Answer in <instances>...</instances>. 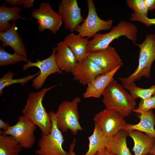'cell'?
Listing matches in <instances>:
<instances>
[{
  "label": "cell",
  "mask_w": 155,
  "mask_h": 155,
  "mask_svg": "<svg viewBox=\"0 0 155 155\" xmlns=\"http://www.w3.org/2000/svg\"><path fill=\"white\" fill-rule=\"evenodd\" d=\"M22 148L11 136L0 133V155H19Z\"/></svg>",
  "instance_id": "cb8c5ba5"
},
{
  "label": "cell",
  "mask_w": 155,
  "mask_h": 155,
  "mask_svg": "<svg viewBox=\"0 0 155 155\" xmlns=\"http://www.w3.org/2000/svg\"><path fill=\"white\" fill-rule=\"evenodd\" d=\"M57 85L44 88L38 92L29 93L26 104L22 110V115L38 126L42 134L50 133L52 127L51 118L43 105V99L48 91Z\"/></svg>",
  "instance_id": "6da1fadb"
},
{
  "label": "cell",
  "mask_w": 155,
  "mask_h": 155,
  "mask_svg": "<svg viewBox=\"0 0 155 155\" xmlns=\"http://www.w3.org/2000/svg\"><path fill=\"white\" fill-rule=\"evenodd\" d=\"M128 135L126 131H119L111 138L105 148L115 155H133L127 146Z\"/></svg>",
  "instance_id": "44dd1931"
},
{
  "label": "cell",
  "mask_w": 155,
  "mask_h": 155,
  "mask_svg": "<svg viewBox=\"0 0 155 155\" xmlns=\"http://www.w3.org/2000/svg\"><path fill=\"white\" fill-rule=\"evenodd\" d=\"M139 115V122L136 124H128L124 131H139L155 139V116L152 110H151Z\"/></svg>",
  "instance_id": "ffe728a7"
},
{
  "label": "cell",
  "mask_w": 155,
  "mask_h": 155,
  "mask_svg": "<svg viewBox=\"0 0 155 155\" xmlns=\"http://www.w3.org/2000/svg\"><path fill=\"white\" fill-rule=\"evenodd\" d=\"M23 9L17 6L7 7L5 3L0 6V32L5 31L12 27V25L9 23L10 21L14 22L24 19L19 14Z\"/></svg>",
  "instance_id": "7402d4cb"
},
{
  "label": "cell",
  "mask_w": 155,
  "mask_h": 155,
  "mask_svg": "<svg viewBox=\"0 0 155 155\" xmlns=\"http://www.w3.org/2000/svg\"><path fill=\"white\" fill-rule=\"evenodd\" d=\"M76 0H62L58 6V13L65 28L72 32L75 31L85 19Z\"/></svg>",
  "instance_id": "7c38bea8"
},
{
  "label": "cell",
  "mask_w": 155,
  "mask_h": 155,
  "mask_svg": "<svg viewBox=\"0 0 155 155\" xmlns=\"http://www.w3.org/2000/svg\"><path fill=\"white\" fill-rule=\"evenodd\" d=\"M129 91L133 98L145 99L148 98L155 94V84L148 88H143L137 86L134 82L131 83L123 86Z\"/></svg>",
  "instance_id": "484cf974"
},
{
  "label": "cell",
  "mask_w": 155,
  "mask_h": 155,
  "mask_svg": "<svg viewBox=\"0 0 155 155\" xmlns=\"http://www.w3.org/2000/svg\"><path fill=\"white\" fill-rule=\"evenodd\" d=\"M125 117L115 109H106L96 114L93 120L94 125L106 136L111 138L119 131L125 130L128 124Z\"/></svg>",
  "instance_id": "52a82bcc"
},
{
  "label": "cell",
  "mask_w": 155,
  "mask_h": 155,
  "mask_svg": "<svg viewBox=\"0 0 155 155\" xmlns=\"http://www.w3.org/2000/svg\"></svg>",
  "instance_id": "74e56055"
},
{
  "label": "cell",
  "mask_w": 155,
  "mask_h": 155,
  "mask_svg": "<svg viewBox=\"0 0 155 155\" xmlns=\"http://www.w3.org/2000/svg\"><path fill=\"white\" fill-rule=\"evenodd\" d=\"M138 28L134 24L125 21H121L112 27L110 31L105 34L97 33L93 39L89 40L90 52L104 49L115 39L125 36L134 44L136 43Z\"/></svg>",
  "instance_id": "277c9868"
},
{
  "label": "cell",
  "mask_w": 155,
  "mask_h": 155,
  "mask_svg": "<svg viewBox=\"0 0 155 155\" xmlns=\"http://www.w3.org/2000/svg\"><path fill=\"white\" fill-rule=\"evenodd\" d=\"M55 58L60 69L67 72H71L78 61L74 54L63 41L58 42L57 45Z\"/></svg>",
  "instance_id": "e0dca14e"
},
{
  "label": "cell",
  "mask_w": 155,
  "mask_h": 155,
  "mask_svg": "<svg viewBox=\"0 0 155 155\" xmlns=\"http://www.w3.org/2000/svg\"><path fill=\"white\" fill-rule=\"evenodd\" d=\"M126 3L134 13L147 17L148 10L144 0H127Z\"/></svg>",
  "instance_id": "83f0119b"
},
{
  "label": "cell",
  "mask_w": 155,
  "mask_h": 155,
  "mask_svg": "<svg viewBox=\"0 0 155 155\" xmlns=\"http://www.w3.org/2000/svg\"><path fill=\"white\" fill-rule=\"evenodd\" d=\"M153 108L155 109V94L148 99H141L138 107L133 112L140 114Z\"/></svg>",
  "instance_id": "f1b7e54d"
},
{
  "label": "cell",
  "mask_w": 155,
  "mask_h": 155,
  "mask_svg": "<svg viewBox=\"0 0 155 155\" xmlns=\"http://www.w3.org/2000/svg\"><path fill=\"white\" fill-rule=\"evenodd\" d=\"M36 125L23 115L18 117V121L9 127L5 131L0 133L9 135L14 138L22 148L29 149L34 145L36 138L34 132Z\"/></svg>",
  "instance_id": "9c48e42d"
},
{
  "label": "cell",
  "mask_w": 155,
  "mask_h": 155,
  "mask_svg": "<svg viewBox=\"0 0 155 155\" xmlns=\"http://www.w3.org/2000/svg\"><path fill=\"white\" fill-rule=\"evenodd\" d=\"M32 18L36 20L38 29L42 32L49 30L55 34L59 30L63 22L59 14L53 10L49 1L40 3L38 8L34 9L30 19Z\"/></svg>",
  "instance_id": "30bf717a"
},
{
  "label": "cell",
  "mask_w": 155,
  "mask_h": 155,
  "mask_svg": "<svg viewBox=\"0 0 155 155\" xmlns=\"http://www.w3.org/2000/svg\"><path fill=\"white\" fill-rule=\"evenodd\" d=\"M80 101V98L77 97L71 101H64L59 105L55 115L57 125L61 131L66 132L69 130L75 135L79 131L83 130L79 122L78 109Z\"/></svg>",
  "instance_id": "5b68a950"
},
{
  "label": "cell",
  "mask_w": 155,
  "mask_h": 155,
  "mask_svg": "<svg viewBox=\"0 0 155 155\" xmlns=\"http://www.w3.org/2000/svg\"><path fill=\"white\" fill-rule=\"evenodd\" d=\"M87 16L82 24L77 28L75 31L78 34L85 38H93L100 31L110 30L112 27L113 21L112 20H104L98 15L93 1L88 0Z\"/></svg>",
  "instance_id": "ba28073f"
},
{
  "label": "cell",
  "mask_w": 155,
  "mask_h": 155,
  "mask_svg": "<svg viewBox=\"0 0 155 155\" xmlns=\"http://www.w3.org/2000/svg\"><path fill=\"white\" fill-rule=\"evenodd\" d=\"M135 45L140 49L138 65L135 71L128 76L118 78L122 86L134 82L143 77L149 78L151 66L155 60V34H148L142 42Z\"/></svg>",
  "instance_id": "7a4b0ae2"
},
{
  "label": "cell",
  "mask_w": 155,
  "mask_h": 155,
  "mask_svg": "<svg viewBox=\"0 0 155 155\" xmlns=\"http://www.w3.org/2000/svg\"><path fill=\"white\" fill-rule=\"evenodd\" d=\"M56 47H54L52 54L49 57L41 61L38 60L35 62L28 61L23 65L22 68L24 71L32 67H37L40 69L39 74L32 81V86L35 89L41 88L47 78L51 74L62 73V71L59 69L56 61Z\"/></svg>",
  "instance_id": "8fae6325"
},
{
  "label": "cell",
  "mask_w": 155,
  "mask_h": 155,
  "mask_svg": "<svg viewBox=\"0 0 155 155\" xmlns=\"http://www.w3.org/2000/svg\"><path fill=\"white\" fill-rule=\"evenodd\" d=\"M150 153L155 155V142L151 150Z\"/></svg>",
  "instance_id": "e575fe53"
},
{
  "label": "cell",
  "mask_w": 155,
  "mask_h": 155,
  "mask_svg": "<svg viewBox=\"0 0 155 155\" xmlns=\"http://www.w3.org/2000/svg\"><path fill=\"white\" fill-rule=\"evenodd\" d=\"M88 39L78 34L71 33L65 37L63 41L72 51L78 62L87 58L90 52Z\"/></svg>",
  "instance_id": "ac0fdd59"
},
{
  "label": "cell",
  "mask_w": 155,
  "mask_h": 155,
  "mask_svg": "<svg viewBox=\"0 0 155 155\" xmlns=\"http://www.w3.org/2000/svg\"><path fill=\"white\" fill-rule=\"evenodd\" d=\"M71 73L74 79L84 85H88L97 76L104 73L100 68L88 58L78 61Z\"/></svg>",
  "instance_id": "5bb4252c"
},
{
  "label": "cell",
  "mask_w": 155,
  "mask_h": 155,
  "mask_svg": "<svg viewBox=\"0 0 155 155\" xmlns=\"http://www.w3.org/2000/svg\"><path fill=\"white\" fill-rule=\"evenodd\" d=\"M40 73L39 71L32 75H28L22 78L13 79L14 74L11 71H9L5 73L0 79V95L3 93L4 89L9 86L15 84H19L24 85L28 82L35 78Z\"/></svg>",
  "instance_id": "d4e9b609"
},
{
  "label": "cell",
  "mask_w": 155,
  "mask_h": 155,
  "mask_svg": "<svg viewBox=\"0 0 155 155\" xmlns=\"http://www.w3.org/2000/svg\"><path fill=\"white\" fill-rule=\"evenodd\" d=\"M144 0L148 11H152L155 9V0Z\"/></svg>",
  "instance_id": "4dcf8cb0"
},
{
  "label": "cell",
  "mask_w": 155,
  "mask_h": 155,
  "mask_svg": "<svg viewBox=\"0 0 155 155\" xmlns=\"http://www.w3.org/2000/svg\"><path fill=\"white\" fill-rule=\"evenodd\" d=\"M146 155H154V154H151L150 153H149L148 154H147Z\"/></svg>",
  "instance_id": "8d00e7d4"
},
{
  "label": "cell",
  "mask_w": 155,
  "mask_h": 155,
  "mask_svg": "<svg viewBox=\"0 0 155 155\" xmlns=\"http://www.w3.org/2000/svg\"><path fill=\"white\" fill-rule=\"evenodd\" d=\"M52 122L51 132L47 134H42L38 142V148L35 151L37 155H68V152L63 148L64 139L61 131L58 127L55 113L49 112Z\"/></svg>",
  "instance_id": "8992f818"
},
{
  "label": "cell",
  "mask_w": 155,
  "mask_h": 155,
  "mask_svg": "<svg viewBox=\"0 0 155 155\" xmlns=\"http://www.w3.org/2000/svg\"><path fill=\"white\" fill-rule=\"evenodd\" d=\"M10 126L7 122L1 119H0V129L3 131H6Z\"/></svg>",
  "instance_id": "1f68e13d"
},
{
  "label": "cell",
  "mask_w": 155,
  "mask_h": 155,
  "mask_svg": "<svg viewBox=\"0 0 155 155\" xmlns=\"http://www.w3.org/2000/svg\"><path fill=\"white\" fill-rule=\"evenodd\" d=\"M111 138L106 136L97 126L94 125L93 133L88 137V149L84 155H94L105 149Z\"/></svg>",
  "instance_id": "603a6c76"
},
{
  "label": "cell",
  "mask_w": 155,
  "mask_h": 155,
  "mask_svg": "<svg viewBox=\"0 0 155 155\" xmlns=\"http://www.w3.org/2000/svg\"><path fill=\"white\" fill-rule=\"evenodd\" d=\"M94 155H115L107 149L105 148L102 150L99 151Z\"/></svg>",
  "instance_id": "836d02e7"
},
{
  "label": "cell",
  "mask_w": 155,
  "mask_h": 155,
  "mask_svg": "<svg viewBox=\"0 0 155 155\" xmlns=\"http://www.w3.org/2000/svg\"><path fill=\"white\" fill-rule=\"evenodd\" d=\"M76 139L74 138L72 143L70 144L69 152L68 155H76L75 152L74 151V149L75 145Z\"/></svg>",
  "instance_id": "d6a6232c"
},
{
  "label": "cell",
  "mask_w": 155,
  "mask_h": 155,
  "mask_svg": "<svg viewBox=\"0 0 155 155\" xmlns=\"http://www.w3.org/2000/svg\"><path fill=\"white\" fill-rule=\"evenodd\" d=\"M127 132L128 135L134 142L132 151L134 155H146L150 153L155 142L154 138L137 130H129Z\"/></svg>",
  "instance_id": "d6986e66"
},
{
  "label": "cell",
  "mask_w": 155,
  "mask_h": 155,
  "mask_svg": "<svg viewBox=\"0 0 155 155\" xmlns=\"http://www.w3.org/2000/svg\"><path fill=\"white\" fill-rule=\"evenodd\" d=\"M17 30L18 28L14 22L10 28L0 32V40L2 42L1 46H9L13 50L14 53L27 57L26 49Z\"/></svg>",
  "instance_id": "2e32d148"
},
{
  "label": "cell",
  "mask_w": 155,
  "mask_h": 155,
  "mask_svg": "<svg viewBox=\"0 0 155 155\" xmlns=\"http://www.w3.org/2000/svg\"><path fill=\"white\" fill-rule=\"evenodd\" d=\"M122 66H119L113 70L97 76L88 85L83 94L84 98H99L102 96L104 90L114 80L113 77Z\"/></svg>",
  "instance_id": "9a60e30c"
},
{
  "label": "cell",
  "mask_w": 155,
  "mask_h": 155,
  "mask_svg": "<svg viewBox=\"0 0 155 155\" xmlns=\"http://www.w3.org/2000/svg\"><path fill=\"white\" fill-rule=\"evenodd\" d=\"M153 24L155 25V18H154L153 20Z\"/></svg>",
  "instance_id": "d590c367"
},
{
  "label": "cell",
  "mask_w": 155,
  "mask_h": 155,
  "mask_svg": "<svg viewBox=\"0 0 155 155\" xmlns=\"http://www.w3.org/2000/svg\"><path fill=\"white\" fill-rule=\"evenodd\" d=\"M5 3H8L13 6L18 5H23L25 8H30L34 6V0H4Z\"/></svg>",
  "instance_id": "f546056e"
},
{
  "label": "cell",
  "mask_w": 155,
  "mask_h": 155,
  "mask_svg": "<svg viewBox=\"0 0 155 155\" xmlns=\"http://www.w3.org/2000/svg\"><path fill=\"white\" fill-rule=\"evenodd\" d=\"M87 58L100 68L104 73L109 72L123 64L115 49L110 45L103 50L90 52Z\"/></svg>",
  "instance_id": "4fadbf2b"
},
{
  "label": "cell",
  "mask_w": 155,
  "mask_h": 155,
  "mask_svg": "<svg viewBox=\"0 0 155 155\" xmlns=\"http://www.w3.org/2000/svg\"><path fill=\"white\" fill-rule=\"evenodd\" d=\"M102 102L106 109H115L125 117L135 108L136 102L122 85L113 80L103 92Z\"/></svg>",
  "instance_id": "3957f363"
},
{
  "label": "cell",
  "mask_w": 155,
  "mask_h": 155,
  "mask_svg": "<svg viewBox=\"0 0 155 155\" xmlns=\"http://www.w3.org/2000/svg\"><path fill=\"white\" fill-rule=\"evenodd\" d=\"M26 57L14 53L10 54L6 51L3 47H0V66H7L20 61L26 63L28 61Z\"/></svg>",
  "instance_id": "4316f807"
}]
</instances>
